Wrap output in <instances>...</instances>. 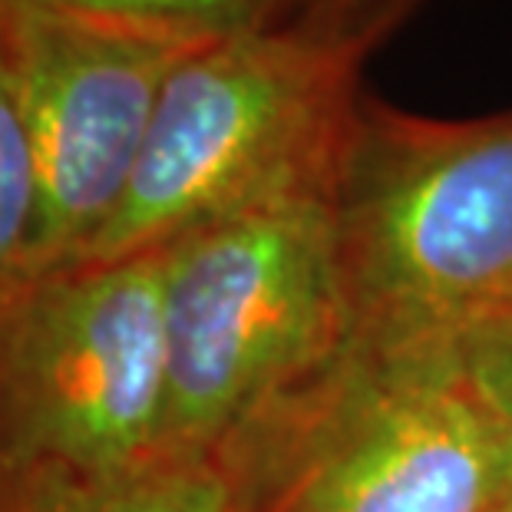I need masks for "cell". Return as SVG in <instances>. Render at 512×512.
<instances>
[{"label":"cell","instance_id":"obj_1","mask_svg":"<svg viewBox=\"0 0 512 512\" xmlns=\"http://www.w3.org/2000/svg\"><path fill=\"white\" fill-rule=\"evenodd\" d=\"M252 512H496L503 430L453 337L351 334L341 357L209 453Z\"/></svg>","mask_w":512,"mask_h":512},{"label":"cell","instance_id":"obj_2","mask_svg":"<svg viewBox=\"0 0 512 512\" xmlns=\"http://www.w3.org/2000/svg\"><path fill=\"white\" fill-rule=\"evenodd\" d=\"M354 331L463 337L512 311V113L357 100L328 182Z\"/></svg>","mask_w":512,"mask_h":512},{"label":"cell","instance_id":"obj_3","mask_svg":"<svg viewBox=\"0 0 512 512\" xmlns=\"http://www.w3.org/2000/svg\"><path fill=\"white\" fill-rule=\"evenodd\" d=\"M166 453H212L304 394L354 334L328 185L162 248Z\"/></svg>","mask_w":512,"mask_h":512},{"label":"cell","instance_id":"obj_4","mask_svg":"<svg viewBox=\"0 0 512 512\" xmlns=\"http://www.w3.org/2000/svg\"><path fill=\"white\" fill-rule=\"evenodd\" d=\"M364 53L294 20L195 50L169 76L123 202L83 261L162 252L248 205L328 185Z\"/></svg>","mask_w":512,"mask_h":512},{"label":"cell","instance_id":"obj_5","mask_svg":"<svg viewBox=\"0 0 512 512\" xmlns=\"http://www.w3.org/2000/svg\"><path fill=\"white\" fill-rule=\"evenodd\" d=\"M166 453L162 252L47 271L0 311V493Z\"/></svg>","mask_w":512,"mask_h":512},{"label":"cell","instance_id":"obj_6","mask_svg":"<svg viewBox=\"0 0 512 512\" xmlns=\"http://www.w3.org/2000/svg\"><path fill=\"white\" fill-rule=\"evenodd\" d=\"M202 47L162 30L0 7V57L40 182L30 278L86 258L123 202L169 76Z\"/></svg>","mask_w":512,"mask_h":512},{"label":"cell","instance_id":"obj_7","mask_svg":"<svg viewBox=\"0 0 512 512\" xmlns=\"http://www.w3.org/2000/svg\"><path fill=\"white\" fill-rule=\"evenodd\" d=\"M0 512H252L209 453H159L110 476L0 493Z\"/></svg>","mask_w":512,"mask_h":512},{"label":"cell","instance_id":"obj_8","mask_svg":"<svg viewBox=\"0 0 512 512\" xmlns=\"http://www.w3.org/2000/svg\"><path fill=\"white\" fill-rule=\"evenodd\" d=\"M0 7L162 30L205 43L285 24L294 14V0H0Z\"/></svg>","mask_w":512,"mask_h":512},{"label":"cell","instance_id":"obj_9","mask_svg":"<svg viewBox=\"0 0 512 512\" xmlns=\"http://www.w3.org/2000/svg\"><path fill=\"white\" fill-rule=\"evenodd\" d=\"M40 219V182L7 63L0 57V311L27 285Z\"/></svg>","mask_w":512,"mask_h":512},{"label":"cell","instance_id":"obj_10","mask_svg":"<svg viewBox=\"0 0 512 512\" xmlns=\"http://www.w3.org/2000/svg\"><path fill=\"white\" fill-rule=\"evenodd\" d=\"M479 390L493 407L506 446V499H512V311L479 324L470 334L453 337Z\"/></svg>","mask_w":512,"mask_h":512},{"label":"cell","instance_id":"obj_11","mask_svg":"<svg viewBox=\"0 0 512 512\" xmlns=\"http://www.w3.org/2000/svg\"><path fill=\"white\" fill-rule=\"evenodd\" d=\"M417 0H294L291 20L370 50Z\"/></svg>","mask_w":512,"mask_h":512},{"label":"cell","instance_id":"obj_12","mask_svg":"<svg viewBox=\"0 0 512 512\" xmlns=\"http://www.w3.org/2000/svg\"><path fill=\"white\" fill-rule=\"evenodd\" d=\"M496 512H512V499H503V503H499V509Z\"/></svg>","mask_w":512,"mask_h":512}]
</instances>
